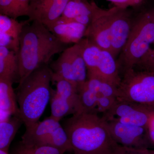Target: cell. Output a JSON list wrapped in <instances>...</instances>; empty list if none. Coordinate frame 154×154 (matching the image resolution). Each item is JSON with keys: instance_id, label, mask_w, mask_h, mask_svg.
<instances>
[{"instance_id": "obj_18", "label": "cell", "mask_w": 154, "mask_h": 154, "mask_svg": "<svg viewBox=\"0 0 154 154\" xmlns=\"http://www.w3.org/2000/svg\"><path fill=\"white\" fill-rule=\"evenodd\" d=\"M88 27L76 22H57L49 30L65 44L79 43L85 37Z\"/></svg>"}, {"instance_id": "obj_14", "label": "cell", "mask_w": 154, "mask_h": 154, "mask_svg": "<svg viewBox=\"0 0 154 154\" xmlns=\"http://www.w3.org/2000/svg\"><path fill=\"white\" fill-rule=\"evenodd\" d=\"M104 10L89 0H69L57 22H76L88 27Z\"/></svg>"}, {"instance_id": "obj_9", "label": "cell", "mask_w": 154, "mask_h": 154, "mask_svg": "<svg viewBox=\"0 0 154 154\" xmlns=\"http://www.w3.org/2000/svg\"><path fill=\"white\" fill-rule=\"evenodd\" d=\"M105 120L112 138L119 145L139 149H150L154 146L147 128Z\"/></svg>"}, {"instance_id": "obj_1", "label": "cell", "mask_w": 154, "mask_h": 154, "mask_svg": "<svg viewBox=\"0 0 154 154\" xmlns=\"http://www.w3.org/2000/svg\"><path fill=\"white\" fill-rule=\"evenodd\" d=\"M62 126L75 154H112L119 145L97 113L79 112L65 120Z\"/></svg>"}, {"instance_id": "obj_28", "label": "cell", "mask_w": 154, "mask_h": 154, "mask_svg": "<svg viewBox=\"0 0 154 154\" xmlns=\"http://www.w3.org/2000/svg\"><path fill=\"white\" fill-rule=\"evenodd\" d=\"M0 154H9V152L0 149Z\"/></svg>"}, {"instance_id": "obj_16", "label": "cell", "mask_w": 154, "mask_h": 154, "mask_svg": "<svg viewBox=\"0 0 154 154\" xmlns=\"http://www.w3.org/2000/svg\"><path fill=\"white\" fill-rule=\"evenodd\" d=\"M30 22L28 20L19 22L17 19L0 14V46L18 54L22 29Z\"/></svg>"}, {"instance_id": "obj_2", "label": "cell", "mask_w": 154, "mask_h": 154, "mask_svg": "<svg viewBox=\"0 0 154 154\" xmlns=\"http://www.w3.org/2000/svg\"><path fill=\"white\" fill-rule=\"evenodd\" d=\"M29 23L24 26L20 35L19 85L39 67L49 65L54 56L67 48V44L61 42L42 23L36 21Z\"/></svg>"}, {"instance_id": "obj_30", "label": "cell", "mask_w": 154, "mask_h": 154, "mask_svg": "<svg viewBox=\"0 0 154 154\" xmlns=\"http://www.w3.org/2000/svg\"><path fill=\"white\" fill-rule=\"evenodd\" d=\"M149 154H154L152 150L150 149L149 153Z\"/></svg>"}, {"instance_id": "obj_33", "label": "cell", "mask_w": 154, "mask_h": 154, "mask_svg": "<svg viewBox=\"0 0 154 154\" xmlns=\"http://www.w3.org/2000/svg\"></svg>"}, {"instance_id": "obj_10", "label": "cell", "mask_w": 154, "mask_h": 154, "mask_svg": "<svg viewBox=\"0 0 154 154\" xmlns=\"http://www.w3.org/2000/svg\"><path fill=\"white\" fill-rule=\"evenodd\" d=\"M153 111L142 105L117 99L102 117L106 120H115L123 124L147 128Z\"/></svg>"}, {"instance_id": "obj_24", "label": "cell", "mask_w": 154, "mask_h": 154, "mask_svg": "<svg viewBox=\"0 0 154 154\" xmlns=\"http://www.w3.org/2000/svg\"><path fill=\"white\" fill-rule=\"evenodd\" d=\"M137 65H140L144 69L147 70L154 67V50L150 48Z\"/></svg>"}, {"instance_id": "obj_31", "label": "cell", "mask_w": 154, "mask_h": 154, "mask_svg": "<svg viewBox=\"0 0 154 154\" xmlns=\"http://www.w3.org/2000/svg\"><path fill=\"white\" fill-rule=\"evenodd\" d=\"M153 152V153L154 154V150H152Z\"/></svg>"}, {"instance_id": "obj_12", "label": "cell", "mask_w": 154, "mask_h": 154, "mask_svg": "<svg viewBox=\"0 0 154 154\" xmlns=\"http://www.w3.org/2000/svg\"><path fill=\"white\" fill-rule=\"evenodd\" d=\"M69 0H30L28 20L42 23L48 29L61 17Z\"/></svg>"}, {"instance_id": "obj_23", "label": "cell", "mask_w": 154, "mask_h": 154, "mask_svg": "<svg viewBox=\"0 0 154 154\" xmlns=\"http://www.w3.org/2000/svg\"><path fill=\"white\" fill-rule=\"evenodd\" d=\"M30 0H14L18 18L28 15Z\"/></svg>"}, {"instance_id": "obj_6", "label": "cell", "mask_w": 154, "mask_h": 154, "mask_svg": "<svg viewBox=\"0 0 154 154\" xmlns=\"http://www.w3.org/2000/svg\"><path fill=\"white\" fill-rule=\"evenodd\" d=\"M60 122L50 116L26 125L21 142L27 146L52 147L64 153L73 152L66 131Z\"/></svg>"}, {"instance_id": "obj_19", "label": "cell", "mask_w": 154, "mask_h": 154, "mask_svg": "<svg viewBox=\"0 0 154 154\" xmlns=\"http://www.w3.org/2000/svg\"><path fill=\"white\" fill-rule=\"evenodd\" d=\"M0 79L19 84L20 80L18 54L2 46H0Z\"/></svg>"}, {"instance_id": "obj_13", "label": "cell", "mask_w": 154, "mask_h": 154, "mask_svg": "<svg viewBox=\"0 0 154 154\" xmlns=\"http://www.w3.org/2000/svg\"><path fill=\"white\" fill-rule=\"evenodd\" d=\"M88 78L103 80L118 88L122 78L117 62L112 54L102 49L93 62L87 69Z\"/></svg>"}, {"instance_id": "obj_17", "label": "cell", "mask_w": 154, "mask_h": 154, "mask_svg": "<svg viewBox=\"0 0 154 154\" xmlns=\"http://www.w3.org/2000/svg\"><path fill=\"white\" fill-rule=\"evenodd\" d=\"M13 84L9 80L0 79V122L13 116H20Z\"/></svg>"}, {"instance_id": "obj_29", "label": "cell", "mask_w": 154, "mask_h": 154, "mask_svg": "<svg viewBox=\"0 0 154 154\" xmlns=\"http://www.w3.org/2000/svg\"><path fill=\"white\" fill-rule=\"evenodd\" d=\"M149 70L152 71L154 72V67H153L151 68L150 69H148Z\"/></svg>"}, {"instance_id": "obj_20", "label": "cell", "mask_w": 154, "mask_h": 154, "mask_svg": "<svg viewBox=\"0 0 154 154\" xmlns=\"http://www.w3.org/2000/svg\"><path fill=\"white\" fill-rule=\"evenodd\" d=\"M23 123L22 119L17 116L0 122V149L9 152L12 141Z\"/></svg>"}, {"instance_id": "obj_8", "label": "cell", "mask_w": 154, "mask_h": 154, "mask_svg": "<svg viewBox=\"0 0 154 154\" xmlns=\"http://www.w3.org/2000/svg\"><path fill=\"white\" fill-rule=\"evenodd\" d=\"M56 90H51L50 116L60 121L67 116L81 112L78 88L69 81L52 76Z\"/></svg>"}, {"instance_id": "obj_4", "label": "cell", "mask_w": 154, "mask_h": 154, "mask_svg": "<svg viewBox=\"0 0 154 154\" xmlns=\"http://www.w3.org/2000/svg\"><path fill=\"white\" fill-rule=\"evenodd\" d=\"M154 42V10L140 14L133 22L128 38L117 61L124 73L137 65Z\"/></svg>"}, {"instance_id": "obj_5", "label": "cell", "mask_w": 154, "mask_h": 154, "mask_svg": "<svg viewBox=\"0 0 154 154\" xmlns=\"http://www.w3.org/2000/svg\"><path fill=\"white\" fill-rule=\"evenodd\" d=\"M116 98L154 110V72L134 68L125 72L117 88Z\"/></svg>"}, {"instance_id": "obj_32", "label": "cell", "mask_w": 154, "mask_h": 154, "mask_svg": "<svg viewBox=\"0 0 154 154\" xmlns=\"http://www.w3.org/2000/svg\"><path fill=\"white\" fill-rule=\"evenodd\" d=\"M74 154H75L74 153Z\"/></svg>"}, {"instance_id": "obj_21", "label": "cell", "mask_w": 154, "mask_h": 154, "mask_svg": "<svg viewBox=\"0 0 154 154\" xmlns=\"http://www.w3.org/2000/svg\"><path fill=\"white\" fill-rule=\"evenodd\" d=\"M60 150L50 146H27L21 141L17 145L12 154H64Z\"/></svg>"}, {"instance_id": "obj_3", "label": "cell", "mask_w": 154, "mask_h": 154, "mask_svg": "<svg viewBox=\"0 0 154 154\" xmlns=\"http://www.w3.org/2000/svg\"><path fill=\"white\" fill-rule=\"evenodd\" d=\"M53 72L45 65L32 72L17 87L20 116L26 125L39 121L50 102Z\"/></svg>"}, {"instance_id": "obj_7", "label": "cell", "mask_w": 154, "mask_h": 154, "mask_svg": "<svg viewBox=\"0 0 154 154\" xmlns=\"http://www.w3.org/2000/svg\"><path fill=\"white\" fill-rule=\"evenodd\" d=\"M81 41L67 48L61 53L57 59L49 65L53 72V77L66 80L78 88L88 79Z\"/></svg>"}, {"instance_id": "obj_25", "label": "cell", "mask_w": 154, "mask_h": 154, "mask_svg": "<svg viewBox=\"0 0 154 154\" xmlns=\"http://www.w3.org/2000/svg\"><path fill=\"white\" fill-rule=\"evenodd\" d=\"M150 149H139L119 145L112 154H149Z\"/></svg>"}, {"instance_id": "obj_15", "label": "cell", "mask_w": 154, "mask_h": 154, "mask_svg": "<svg viewBox=\"0 0 154 154\" xmlns=\"http://www.w3.org/2000/svg\"><path fill=\"white\" fill-rule=\"evenodd\" d=\"M116 7L105 10L94 18L87 28L85 38L103 50L110 52V25L112 14Z\"/></svg>"}, {"instance_id": "obj_27", "label": "cell", "mask_w": 154, "mask_h": 154, "mask_svg": "<svg viewBox=\"0 0 154 154\" xmlns=\"http://www.w3.org/2000/svg\"><path fill=\"white\" fill-rule=\"evenodd\" d=\"M149 135L154 146V110L152 112L147 126Z\"/></svg>"}, {"instance_id": "obj_11", "label": "cell", "mask_w": 154, "mask_h": 154, "mask_svg": "<svg viewBox=\"0 0 154 154\" xmlns=\"http://www.w3.org/2000/svg\"><path fill=\"white\" fill-rule=\"evenodd\" d=\"M133 22L127 8L116 7L110 25V53L116 58L120 54L128 38Z\"/></svg>"}, {"instance_id": "obj_22", "label": "cell", "mask_w": 154, "mask_h": 154, "mask_svg": "<svg viewBox=\"0 0 154 154\" xmlns=\"http://www.w3.org/2000/svg\"><path fill=\"white\" fill-rule=\"evenodd\" d=\"M0 14L17 19L18 17L14 0H0Z\"/></svg>"}, {"instance_id": "obj_26", "label": "cell", "mask_w": 154, "mask_h": 154, "mask_svg": "<svg viewBox=\"0 0 154 154\" xmlns=\"http://www.w3.org/2000/svg\"><path fill=\"white\" fill-rule=\"evenodd\" d=\"M115 5L116 7L127 8L131 6L137 5L143 0H107Z\"/></svg>"}]
</instances>
